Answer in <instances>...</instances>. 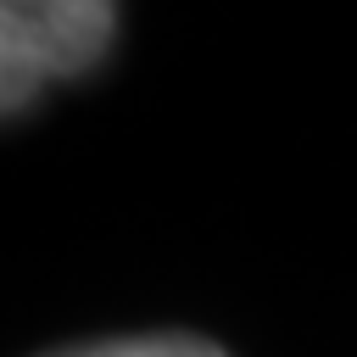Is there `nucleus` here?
I'll return each instance as SVG.
<instances>
[{
	"label": "nucleus",
	"instance_id": "f257e3e1",
	"mask_svg": "<svg viewBox=\"0 0 357 357\" xmlns=\"http://www.w3.org/2000/svg\"><path fill=\"white\" fill-rule=\"evenodd\" d=\"M117 33V6L100 0H11L0 11V100L22 112L45 84L89 73Z\"/></svg>",
	"mask_w": 357,
	"mask_h": 357
},
{
	"label": "nucleus",
	"instance_id": "f03ea898",
	"mask_svg": "<svg viewBox=\"0 0 357 357\" xmlns=\"http://www.w3.org/2000/svg\"><path fill=\"white\" fill-rule=\"evenodd\" d=\"M45 357H229V351L201 335H123V340L67 346V351H45Z\"/></svg>",
	"mask_w": 357,
	"mask_h": 357
}]
</instances>
